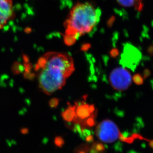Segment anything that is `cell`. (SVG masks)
I'll list each match as a JSON object with an SVG mask.
<instances>
[{"label": "cell", "instance_id": "obj_1", "mask_svg": "<svg viewBox=\"0 0 153 153\" xmlns=\"http://www.w3.org/2000/svg\"><path fill=\"white\" fill-rule=\"evenodd\" d=\"M34 68L39 88L48 95L61 90L75 69L68 54L56 52H48L40 57Z\"/></svg>", "mask_w": 153, "mask_h": 153}, {"label": "cell", "instance_id": "obj_2", "mask_svg": "<svg viewBox=\"0 0 153 153\" xmlns=\"http://www.w3.org/2000/svg\"><path fill=\"white\" fill-rule=\"evenodd\" d=\"M101 12L89 2L78 3L70 11L65 22V34L76 39L90 32L100 20Z\"/></svg>", "mask_w": 153, "mask_h": 153}, {"label": "cell", "instance_id": "obj_3", "mask_svg": "<svg viewBox=\"0 0 153 153\" xmlns=\"http://www.w3.org/2000/svg\"><path fill=\"white\" fill-rule=\"evenodd\" d=\"M95 133L98 138L105 143H114L121 135L119 127L111 120H103L100 122L96 127Z\"/></svg>", "mask_w": 153, "mask_h": 153}, {"label": "cell", "instance_id": "obj_4", "mask_svg": "<svg viewBox=\"0 0 153 153\" xmlns=\"http://www.w3.org/2000/svg\"><path fill=\"white\" fill-rule=\"evenodd\" d=\"M131 75L126 69L115 68L110 75V82L114 90L124 91L128 88L132 82Z\"/></svg>", "mask_w": 153, "mask_h": 153}, {"label": "cell", "instance_id": "obj_5", "mask_svg": "<svg viewBox=\"0 0 153 153\" xmlns=\"http://www.w3.org/2000/svg\"><path fill=\"white\" fill-rule=\"evenodd\" d=\"M14 16L13 0H0V29Z\"/></svg>", "mask_w": 153, "mask_h": 153}, {"label": "cell", "instance_id": "obj_6", "mask_svg": "<svg viewBox=\"0 0 153 153\" xmlns=\"http://www.w3.org/2000/svg\"><path fill=\"white\" fill-rule=\"evenodd\" d=\"M139 54L136 48L131 45H126L122 55V63L129 68H135L139 61Z\"/></svg>", "mask_w": 153, "mask_h": 153}, {"label": "cell", "instance_id": "obj_7", "mask_svg": "<svg viewBox=\"0 0 153 153\" xmlns=\"http://www.w3.org/2000/svg\"><path fill=\"white\" fill-rule=\"evenodd\" d=\"M76 114L80 118H86L89 116L92 112L94 111V106L92 105L82 104L76 107Z\"/></svg>", "mask_w": 153, "mask_h": 153}, {"label": "cell", "instance_id": "obj_8", "mask_svg": "<svg viewBox=\"0 0 153 153\" xmlns=\"http://www.w3.org/2000/svg\"><path fill=\"white\" fill-rule=\"evenodd\" d=\"M142 0H117V3L123 7L129 8L134 7L137 10L140 11L143 9Z\"/></svg>", "mask_w": 153, "mask_h": 153}, {"label": "cell", "instance_id": "obj_9", "mask_svg": "<svg viewBox=\"0 0 153 153\" xmlns=\"http://www.w3.org/2000/svg\"><path fill=\"white\" fill-rule=\"evenodd\" d=\"M76 39L74 36L69 35L65 34L64 35V41L65 44L67 45H73L75 44Z\"/></svg>", "mask_w": 153, "mask_h": 153}, {"label": "cell", "instance_id": "obj_10", "mask_svg": "<svg viewBox=\"0 0 153 153\" xmlns=\"http://www.w3.org/2000/svg\"><path fill=\"white\" fill-rule=\"evenodd\" d=\"M132 80L135 84L138 85H140L143 84L144 82V78L139 74H136L133 76Z\"/></svg>", "mask_w": 153, "mask_h": 153}, {"label": "cell", "instance_id": "obj_11", "mask_svg": "<svg viewBox=\"0 0 153 153\" xmlns=\"http://www.w3.org/2000/svg\"><path fill=\"white\" fill-rule=\"evenodd\" d=\"M58 104V100H56V99H53V100H51L50 103V104L52 107H55L56 106H57Z\"/></svg>", "mask_w": 153, "mask_h": 153}, {"label": "cell", "instance_id": "obj_12", "mask_svg": "<svg viewBox=\"0 0 153 153\" xmlns=\"http://www.w3.org/2000/svg\"><path fill=\"white\" fill-rule=\"evenodd\" d=\"M111 56L113 57H116L119 54V51L117 50V49H113L111 51Z\"/></svg>", "mask_w": 153, "mask_h": 153}, {"label": "cell", "instance_id": "obj_13", "mask_svg": "<svg viewBox=\"0 0 153 153\" xmlns=\"http://www.w3.org/2000/svg\"><path fill=\"white\" fill-rule=\"evenodd\" d=\"M150 71H149V70H145L144 72V74H143L144 78H146L147 76H149L150 75Z\"/></svg>", "mask_w": 153, "mask_h": 153}, {"label": "cell", "instance_id": "obj_14", "mask_svg": "<svg viewBox=\"0 0 153 153\" xmlns=\"http://www.w3.org/2000/svg\"><path fill=\"white\" fill-rule=\"evenodd\" d=\"M89 48V44H86V45H83L82 47L83 50H86Z\"/></svg>", "mask_w": 153, "mask_h": 153}]
</instances>
